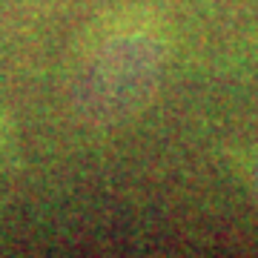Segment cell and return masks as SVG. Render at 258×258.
<instances>
[{"label":"cell","mask_w":258,"mask_h":258,"mask_svg":"<svg viewBox=\"0 0 258 258\" xmlns=\"http://www.w3.org/2000/svg\"><path fill=\"white\" fill-rule=\"evenodd\" d=\"M169 43L152 18H120L89 40L69 81V106L83 126L109 129L152 103Z\"/></svg>","instance_id":"cell-1"},{"label":"cell","mask_w":258,"mask_h":258,"mask_svg":"<svg viewBox=\"0 0 258 258\" xmlns=\"http://www.w3.org/2000/svg\"><path fill=\"white\" fill-rule=\"evenodd\" d=\"M249 184H252V195H255V201H258V155H255V161H252V172H249Z\"/></svg>","instance_id":"cell-2"}]
</instances>
